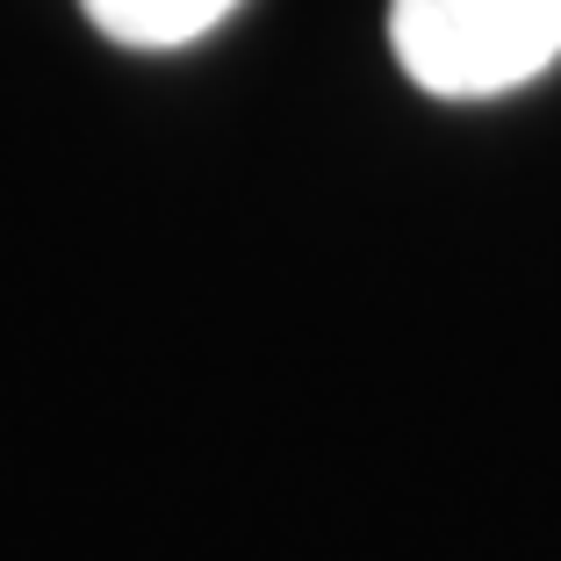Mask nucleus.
<instances>
[{
	"mask_svg": "<svg viewBox=\"0 0 561 561\" xmlns=\"http://www.w3.org/2000/svg\"><path fill=\"white\" fill-rule=\"evenodd\" d=\"M397 58L425 94H512L561 58V0H397Z\"/></svg>",
	"mask_w": 561,
	"mask_h": 561,
	"instance_id": "nucleus-1",
	"label": "nucleus"
},
{
	"mask_svg": "<svg viewBox=\"0 0 561 561\" xmlns=\"http://www.w3.org/2000/svg\"><path fill=\"white\" fill-rule=\"evenodd\" d=\"M94 30H108L116 44H137V50H173V44H195L202 30L231 15L238 0H80Z\"/></svg>",
	"mask_w": 561,
	"mask_h": 561,
	"instance_id": "nucleus-2",
	"label": "nucleus"
}]
</instances>
